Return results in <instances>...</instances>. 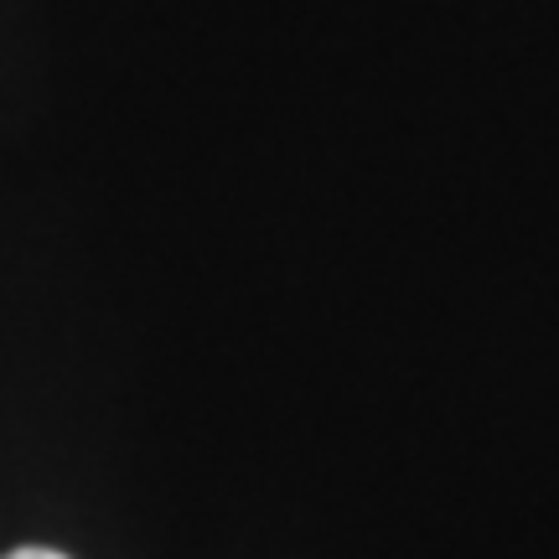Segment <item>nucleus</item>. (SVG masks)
<instances>
[{"label":"nucleus","instance_id":"1","mask_svg":"<svg viewBox=\"0 0 559 559\" xmlns=\"http://www.w3.org/2000/svg\"><path fill=\"white\" fill-rule=\"evenodd\" d=\"M5 559H68V555H58V549H16V555H5Z\"/></svg>","mask_w":559,"mask_h":559}]
</instances>
